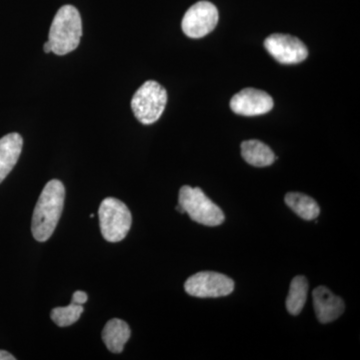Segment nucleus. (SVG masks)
<instances>
[{
    "label": "nucleus",
    "mask_w": 360,
    "mask_h": 360,
    "mask_svg": "<svg viewBox=\"0 0 360 360\" xmlns=\"http://www.w3.org/2000/svg\"><path fill=\"white\" fill-rule=\"evenodd\" d=\"M267 52L281 65H297L309 56V49L302 40L283 33H274L264 40Z\"/></svg>",
    "instance_id": "6e6552de"
},
{
    "label": "nucleus",
    "mask_w": 360,
    "mask_h": 360,
    "mask_svg": "<svg viewBox=\"0 0 360 360\" xmlns=\"http://www.w3.org/2000/svg\"><path fill=\"white\" fill-rule=\"evenodd\" d=\"M219 22V11L210 1H200L184 14L182 30L191 39H201L214 30Z\"/></svg>",
    "instance_id": "0eeeda50"
},
{
    "label": "nucleus",
    "mask_w": 360,
    "mask_h": 360,
    "mask_svg": "<svg viewBox=\"0 0 360 360\" xmlns=\"http://www.w3.org/2000/svg\"><path fill=\"white\" fill-rule=\"evenodd\" d=\"M314 311L321 323L335 321L345 311V305L340 297L333 295L326 286H319L314 293Z\"/></svg>",
    "instance_id": "9d476101"
},
{
    "label": "nucleus",
    "mask_w": 360,
    "mask_h": 360,
    "mask_svg": "<svg viewBox=\"0 0 360 360\" xmlns=\"http://www.w3.org/2000/svg\"><path fill=\"white\" fill-rule=\"evenodd\" d=\"M14 359H15V357H14L13 354H9V352H6V350H0V360Z\"/></svg>",
    "instance_id": "a211bd4d"
},
{
    "label": "nucleus",
    "mask_w": 360,
    "mask_h": 360,
    "mask_svg": "<svg viewBox=\"0 0 360 360\" xmlns=\"http://www.w3.org/2000/svg\"><path fill=\"white\" fill-rule=\"evenodd\" d=\"M184 290L195 297H221L231 295L234 283L229 276L213 271H202L187 279Z\"/></svg>",
    "instance_id": "423d86ee"
},
{
    "label": "nucleus",
    "mask_w": 360,
    "mask_h": 360,
    "mask_svg": "<svg viewBox=\"0 0 360 360\" xmlns=\"http://www.w3.org/2000/svg\"><path fill=\"white\" fill-rule=\"evenodd\" d=\"M44 51L45 53H49V52L52 51V47H51V42H49V41L45 42L44 46Z\"/></svg>",
    "instance_id": "6ab92c4d"
},
{
    "label": "nucleus",
    "mask_w": 360,
    "mask_h": 360,
    "mask_svg": "<svg viewBox=\"0 0 360 360\" xmlns=\"http://www.w3.org/2000/svg\"><path fill=\"white\" fill-rule=\"evenodd\" d=\"M274 108V99L264 90L245 89L232 97L231 108L236 115L255 116L265 115Z\"/></svg>",
    "instance_id": "1a4fd4ad"
},
{
    "label": "nucleus",
    "mask_w": 360,
    "mask_h": 360,
    "mask_svg": "<svg viewBox=\"0 0 360 360\" xmlns=\"http://www.w3.org/2000/svg\"><path fill=\"white\" fill-rule=\"evenodd\" d=\"M167 103V94L165 87L155 80H148L135 92L131 108L139 122L151 124L160 120Z\"/></svg>",
    "instance_id": "39448f33"
},
{
    "label": "nucleus",
    "mask_w": 360,
    "mask_h": 360,
    "mask_svg": "<svg viewBox=\"0 0 360 360\" xmlns=\"http://www.w3.org/2000/svg\"><path fill=\"white\" fill-rule=\"evenodd\" d=\"M131 331L129 324L122 319H113L105 324L103 330L104 345L113 354L123 352L125 343L129 341Z\"/></svg>",
    "instance_id": "f8f14e48"
},
{
    "label": "nucleus",
    "mask_w": 360,
    "mask_h": 360,
    "mask_svg": "<svg viewBox=\"0 0 360 360\" xmlns=\"http://www.w3.org/2000/svg\"><path fill=\"white\" fill-rule=\"evenodd\" d=\"M285 203L302 219L314 220L321 212V208L316 201L309 195L300 193H290L286 194Z\"/></svg>",
    "instance_id": "4468645a"
},
{
    "label": "nucleus",
    "mask_w": 360,
    "mask_h": 360,
    "mask_svg": "<svg viewBox=\"0 0 360 360\" xmlns=\"http://www.w3.org/2000/svg\"><path fill=\"white\" fill-rule=\"evenodd\" d=\"M99 224L103 238L108 243H120L130 231L131 212L122 201L105 198L98 210Z\"/></svg>",
    "instance_id": "20e7f679"
},
{
    "label": "nucleus",
    "mask_w": 360,
    "mask_h": 360,
    "mask_svg": "<svg viewBox=\"0 0 360 360\" xmlns=\"http://www.w3.org/2000/svg\"><path fill=\"white\" fill-rule=\"evenodd\" d=\"M82 35V21L79 11L72 6L59 8L52 21L49 41L52 52L58 56H65L75 51Z\"/></svg>",
    "instance_id": "f03ea898"
},
{
    "label": "nucleus",
    "mask_w": 360,
    "mask_h": 360,
    "mask_svg": "<svg viewBox=\"0 0 360 360\" xmlns=\"http://www.w3.org/2000/svg\"><path fill=\"white\" fill-rule=\"evenodd\" d=\"M87 295L84 292V291H75L72 295V300H71V303L73 304L77 305H84L85 302H87Z\"/></svg>",
    "instance_id": "f3484780"
},
{
    "label": "nucleus",
    "mask_w": 360,
    "mask_h": 360,
    "mask_svg": "<svg viewBox=\"0 0 360 360\" xmlns=\"http://www.w3.org/2000/svg\"><path fill=\"white\" fill-rule=\"evenodd\" d=\"M65 198V188L63 182L58 179L47 182L33 210L32 236L39 243L51 238L56 231L63 213Z\"/></svg>",
    "instance_id": "f257e3e1"
},
{
    "label": "nucleus",
    "mask_w": 360,
    "mask_h": 360,
    "mask_svg": "<svg viewBox=\"0 0 360 360\" xmlns=\"http://www.w3.org/2000/svg\"><path fill=\"white\" fill-rule=\"evenodd\" d=\"M177 212L187 213L193 221L206 226H219L224 214L219 206L206 196L200 187L182 186L179 191Z\"/></svg>",
    "instance_id": "7ed1b4c3"
},
{
    "label": "nucleus",
    "mask_w": 360,
    "mask_h": 360,
    "mask_svg": "<svg viewBox=\"0 0 360 360\" xmlns=\"http://www.w3.org/2000/svg\"><path fill=\"white\" fill-rule=\"evenodd\" d=\"M84 310L82 305L70 303L68 307H56L52 310L51 317L52 321L56 322V326L65 328L75 323L82 316Z\"/></svg>",
    "instance_id": "dca6fc26"
},
{
    "label": "nucleus",
    "mask_w": 360,
    "mask_h": 360,
    "mask_svg": "<svg viewBox=\"0 0 360 360\" xmlns=\"http://www.w3.org/2000/svg\"><path fill=\"white\" fill-rule=\"evenodd\" d=\"M22 146V137L16 132L0 139V184L11 174L20 160Z\"/></svg>",
    "instance_id": "9b49d317"
},
{
    "label": "nucleus",
    "mask_w": 360,
    "mask_h": 360,
    "mask_svg": "<svg viewBox=\"0 0 360 360\" xmlns=\"http://www.w3.org/2000/svg\"><path fill=\"white\" fill-rule=\"evenodd\" d=\"M309 292V281L304 276H298L290 283V292L286 298V309L291 315H298L302 311Z\"/></svg>",
    "instance_id": "2eb2a0df"
},
{
    "label": "nucleus",
    "mask_w": 360,
    "mask_h": 360,
    "mask_svg": "<svg viewBox=\"0 0 360 360\" xmlns=\"http://www.w3.org/2000/svg\"><path fill=\"white\" fill-rule=\"evenodd\" d=\"M241 155L246 162L257 167H269L276 156L269 146L259 141H246L241 143Z\"/></svg>",
    "instance_id": "ddd939ff"
}]
</instances>
